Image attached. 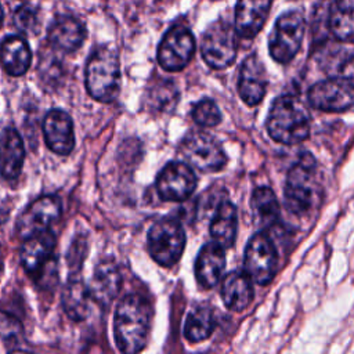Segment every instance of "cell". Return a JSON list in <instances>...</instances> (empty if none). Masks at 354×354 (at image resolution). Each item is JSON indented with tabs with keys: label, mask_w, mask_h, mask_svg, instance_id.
I'll use <instances>...</instances> for the list:
<instances>
[{
	"label": "cell",
	"mask_w": 354,
	"mask_h": 354,
	"mask_svg": "<svg viewBox=\"0 0 354 354\" xmlns=\"http://www.w3.org/2000/svg\"><path fill=\"white\" fill-rule=\"evenodd\" d=\"M152 310L140 295L124 296L115 311L113 335L118 348L126 354L141 351L151 330Z\"/></svg>",
	"instance_id": "6da1fadb"
},
{
	"label": "cell",
	"mask_w": 354,
	"mask_h": 354,
	"mask_svg": "<svg viewBox=\"0 0 354 354\" xmlns=\"http://www.w3.org/2000/svg\"><path fill=\"white\" fill-rule=\"evenodd\" d=\"M311 116L306 104L296 95L283 94L274 100L266 126L277 142L295 145L310 136Z\"/></svg>",
	"instance_id": "7a4b0ae2"
},
{
	"label": "cell",
	"mask_w": 354,
	"mask_h": 354,
	"mask_svg": "<svg viewBox=\"0 0 354 354\" xmlns=\"http://www.w3.org/2000/svg\"><path fill=\"white\" fill-rule=\"evenodd\" d=\"M120 64L118 53L111 47H98L86 65V88L97 101L111 102L120 90Z\"/></svg>",
	"instance_id": "3957f363"
},
{
	"label": "cell",
	"mask_w": 354,
	"mask_h": 354,
	"mask_svg": "<svg viewBox=\"0 0 354 354\" xmlns=\"http://www.w3.org/2000/svg\"><path fill=\"white\" fill-rule=\"evenodd\" d=\"M315 169L314 156L304 152L288 171L283 189L285 205L297 216L307 213L311 207L315 194Z\"/></svg>",
	"instance_id": "277c9868"
},
{
	"label": "cell",
	"mask_w": 354,
	"mask_h": 354,
	"mask_svg": "<svg viewBox=\"0 0 354 354\" xmlns=\"http://www.w3.org/2000/svg\"><path fill=\"white\" fill-rule=\"evenodd\" d=\"M178 152L191 167L203 173L220 171L227 155L217 138L205 131H191L180 142Z\"/></svg>",
	"instance_id": "5b68a950"
},
{
	"label": "cell",
	"mask_w": 354,
	"mask_h": 354,
	"mask_svg": "<svg viewBox=\"0 0 354 354\" xmlns=\"http://www.w3.org/2000/svg\"><path fill=\"white\" fill-rule=\"evenodd\" d=\"M185 239L184 228L177 220L163 218L153 223L148 231V252L159 266L171 267L181 257Z\"/></svg>",
	"instance_id": "8992f818"
},
{
	"label": "cell",
	"mask_w": 354,
	"mask_h": 354,
	"mask_svg": "<svg viewBox=\"0 0 354 354\" xmlns=\"http://www.w3.org/2000/svg\"><path fill=\"white\" fill-rule=\"evenodd\" d=\"M306 30V21L301 12L289 11L282 14L270 35L268 50L274 61L288 64L297 54Z\"/></svg>",
	"instance_id": "52a82bcc"
},
{
	"label": "cell",
	"mask_w": 354,
	"mask_h": 354,
	"mask_svg": "<svg viewBox=\"0 0 354 354\" xmlns=\"http://www.w3.org/2000/svg\"><path fill=\"white\" fill-rule=\"evenodd\" d=\"M238 51V39L235 29L225 21L213 22L203 33L201 53L203 61L213 69L230 66Z\"/></svg>",
	"instance_id": "ba28073f"
},
{
	"label": "cell",
	"mask_w": 354,
	"mask_h": 354,
	"mask_svg": "<svg viewBox=\"0 0 354 354\" xmlns=\"http://www.w3.org/2000/svg\"><path fill=\"white\" fill-rule=\"evenodd\" d=\"M277 267L278 254L274 242L264 232L254 234L245 248V272L249 275L252 282L264 286L274 279Z\"/></svg>",
	"instance_id": "9c48e42d"
},
{
	"label": "cell",
	"mask_w": 354,
	"mask_h": 354,
	"mask_svg": "<svg viewBox=\"0 0 354 354\" xmlns=\"http://www.w3.org/2000/svg\"><path fill=\"white\" fill-rule=\"evenodd\" d=\"M308 104L324 112H343L351 108L354 86L351 76H335L313 84L307 93Z\"/></svg>",
	"instance_id": "30bf717a"
},
{
	"label": "cell",
	"mask_w": 354,
	"mask_h": 354,
	"mask_svg": "<svg viewBox=\"0 0 354 354\" xmlns=\"http://www.w3.org/2000/svg\"><path fill=\"white\" fill-rule=\"evenodd\" d=\"M195 53V37L185 26L170 28L158 47V62L167 72L184 69Z\"/></svg>",
	"instance_id": "8fae6325"
},
{
	"label": "cell",
	"mask_w": 354,
	"mask_h": 354,
	"mask_svg": "<svg viewBox=\"0 0 354 354\" xmlns=\"http://www.w3.org/2000/svg\"><path fill=\"white\" fill-rule=\"evenodd\" d=\"M198 177L194 169L180 160L169 162L156 177V191L163 201H185L195 191Z\"/></svg>",
	"instance_id": "7c38bea8"
},
{
	"label": "cell",
	"mask_w": 354,
	"mask_h": 354,
	"mask_svg": "<svg viewBox=\"0 0 354 354\" xmlns=\"http://www.w3.org/2000/svg\"><path fill=\"white\" fill-rule=\"evenodd\" d=\"M61 201L54 195H44L33 201L18 217L17 232L21 238L47 231L61 216Z\"/></svg>",
	"instance_id": "4fadbf2b"
},
{
	"label": "cell",
	"mask_w": 354,
	"mask_h": 354,
	"mask_svg": "<svg viewBox=\"0 0 354 354\" xmlns=\"http://www.w3.org/2000/svg\"><path fill=\"white\" fill-rule=\"evenodd\" d=\"M43 136L54 153L69 155L75 147L72 118L65 111L51 109L43 120Z\"/></svg>",
	"instance_id": "5bb4252c"
},
{
	"label": "cell",
	"mask_w": 354,
	"mask_h": 354,
	"mask_svg": "<svg viewBox=\"0 0 354 354\" xmlns=\"http://www.w3.org/2000/svg\"><path fill=\"white\" fill-rule=\"evenodd\" d=\"M267 91V73L263 62L256 54H250L245 58L239 69L238 93L242 101L254 106L261 102Z\"/></svg>",
	"instance_id": "9a60e30c"
},
{
	"label": "cell",
	"mask_w": 354,
	"mask_h": 354,
	"mask_svg": "<svg viewBox=\"0 0 354 354\" xmlns=\"http://www.w3.org/2000/svg\"><path fill=\"white\" fill-rule=\"evenodd\" d=\"M120 285H122V275L116 263L106 259L100 261L95 266L93 278L87 288H88L90 297L97 304L106 308L118 296L120 290Z\"/></svg>",
	"instance_id": "2e32d148"
},
{
	"label": "cell",
	"mask_w": 354,
	"mask_h": 354,
	"mask_svg": "<svg viewBox=\"0 0 354 354\" xmlns=\"http://www.w3.org/2000/svg\"><path fill=\"white\" fill-rule=\"evenodd\" d=\"M50 44L59 51L73 53L83 44L86 39L84 25L75 17H57L47 30Z\"/></svg>",
	"instance_id": "e0dca14e"
},
{
	"label": "cell",
	"mask_w": 354,
	"mask_h": 354,
	"mask_svg": "<svg viewBox=\"0 0 354 354\" xmlns=\"http://www.w3.org/2000/svg\"><path fill=\"white\" fill-rule=\"evenodd\" d=\"M272 0H238L235 32L243 39L254 37L266 24Z\"/></svg>",
	"instance_id": "ac0fdd59"
},
{
	"label": "cell",
	"mask_w": 354,
	"mask_h": 354,
	"mask_svg": "<svg viewBox=\"0 0 354 354\" xmlns=\"http://www.w3.org/2000/svg\"><path fill=\"white\" fill-rule=\"evenodd\" d=\"M225 267L224 249L216 242H209L202 246L195 260V277L198 283L205 289L216 286Z\"/></svg>",
	"instance_id": "d6986e66"
},
{
	"label": "cell",
	"mask_w": 354,
	"mask_h": 354,
	"mask_svg": "<svg viewBox=\"0 0 354 354\" xmlns=\"http://www.w3.org/2000/svg\"><path fill=\"white\" fill-rule=\"evenodd\" d=\"M55 236L51 231H43L25 238L21 248V263L26 272L36 274L53 256Z\"/></svg>",
	"instance_id": "ffe728a7"
},
{
	"label": "cell",
	"mask_w": 354,
	"mask_h": 354,
	"mask_svg": "<svg viewBox=\"0 0 354 354\" xmlns=\"http://www.w3.org/2000/svg\"><path fill=\"white\" fill-rule=\"evenodd\" d=\"M25 159V148L21 136L12 127L0 133V174L7 180L19 176Z\"/></svg>",
	"instance_id": "44dd1931"
},
{
	"label": "cell",
	"mask_w": 354,
	"mask_h": 354,
	"mask_svg": "<svg viewBox=\"0 0 354 354\" xmlns=\"http://www.w3.org/2000/svg\"><path fill=\"white\" fill-rule=\"evenodd\" d=\"M220 295L227 308L242 311L252 303L254 296L252 279L245 271H231L221 282Z\"/></svg>",
	"instance_id": "7402d4cb"
},
{
	"label": "cell",
	"mask_w": 354,
	"mask_h": 354,
	"mask_svg": "<svg viewBox=\"0 0 354 354\" xmlns=\"http://www.w3.org/2000/svg\"><path fill=\"white\" fill-rule=\"evenodd\" d=\"M32 61V53L28 41L17 35H10L0 43L1 68L11 76L24 75Z\"/></svg>",
	"instance_id": "603a6c76"
},
{
	"label": "cell",
	"mask_w": 354,
	"mask_h": 354,
	"mask_svg": "<svg viewBox=\"0 0 354 354\" xmlns=\"http://www.w3.org/2000/svg\"><path fill=\"white\" fill-rule=\"evenodd\" d=\"M238 230V213L234 203L230 201L221 202L210 221V236L213 242L220 245L223 249H228L234 245Z\"/></svg>",
	"instance_id": "cb8c5ba5"
},
{
	"label": "cell",
	"mask_w": 354,
	"mask_h": 354,
	"mask_svg": "<svg viewBox=\"0 0 354 354\" xmlns=\"http://www.w3.org/2000/svg\"><path fill=\"white\" fill-rule=\"evenodd\" d=\"M88 288L79 277H71L62 292V306L73 321H83L88 313Z\"/></svg>",
	"instance_id": "d4e9b609"
},
{
	"label": "cell",
	"mask_w": 354,
	"mask_h": 354,
	"mask_svg": "<svg viewBox=\"0 0 354 354\" xmlns=\"http://www.w3.org/2000/svg\"><path fill=\"white\" fill-rule=\"evenodd\" d=\"M250 207L253 212V218L260 227L270 228L274 224H277L279 218V205L271 188H256L252 194Z\"/></svg>",
	"instance_id": "484cf974"
},
{
	"label": "cell",
	"mask_w": 354,
	"mask_h": 354,
	"mask_svg": "<svg viewBox=\"0 0 354 354\" xmlns=\"http://www.w3.org/2000/svg\"><path fill=\"white\" fill-rule=\"evenodd\" d=\"M216 326L214 313L209 306H199L192 310L184 324V336L191 343L207 339Z\"/></svg>",
	"instance_id": "4316f807"
},
{
	"label": "cell",
	"mask_w": 354,
	"mask_h": 354,
	"mask_svg": "<svg viewBox=\"0 0 354 354\" xmlns=\"http://www.w3.org/2000/svg\"><path fill=\"white\" fill-rule=\"evenodd\" d=\"M328 29L336 40L350 43L354 35L353 10L344 0H337L330 6L328 17Z\"/></svg>",
	"instance_id": "83f0119b"
},
{
	"label": "cell",
	"mask_w": 354,
	"mask_h": 354,
	"mask_svg": "<svg viewBox=\"0 0 354 354\" xmlns=\"http://www.w3.org/2000/svg\"><path fill=\"white\" fill-rule=\"evenodd\" d=\"M147 100L152 109L166 112L178 102V93L171 82H160L148 90Z\"/></svg>",
	"instance_id": "f1b7e54d"
},
{
	"label": "cell",
	"mask_w": 354,
	"mask_h": 354,
	"mask_svg": "<svg viewBox=\"0 0 354 354\" xmlns=\"http://www.w3.org/2000/svg\"><path fill=\"white\" fill-rule=\"evenodd\" d=\"M192 118L202 127H213L221 122V112L213 100L205 98L194 106Z\"/></svg>",
	"instance_id": "f546056e"
},
{
	"label": "cell",
	"mask_w": 354,
	"mask_h": 354,
	"mask_svg": "<svg viewBox=\"0 0 354 354\" xmlns=\"http://www.w3.org/2000/svg\"><path fill=\"white\" fill-rule=\"evenodd\" d=\"M14 25L22 33H35L39 25L37 10L29 4H21L14 14Z\"/></svg>",
	"instance_id": "4dcf8cb0"
},
{
	"label": "cell",
	"mask_w": 354,
	"mask_h": 354,
	"mask_svg": "<svg viewBox=\"0 0 354 354\" xmlns=\"http://www.w3.org/2000/svg\"><path fill=\"white\" fill-rule=\"evenodd\" d=\"M22 336L21 322L11 314L0 311V339L4 343H18Z\"/></svg>",
	"instance_id": "1f68e13d"
},
{
	"label": "cell",
	"mask_w": 354,
	"mask_h": 354,
	"mask_svg": "<svg viewBox=\"0 0 354 354\" xmlns=\"http://www.w3.org/2000/svg\"><path fill=\"white\" fill-rule=\"evenodd\" d=\"M3 270V253H1V248H0V271Z\"/></svg>",
	"instance_id": "d6a6232c"
},
{
	"label": "cell",
	"mask_w": 354,
	"mask_h": 354,
	"mask_svg": "<svg viewBox=\"0 0 354 354\" xmlns=\"http://www.w3.org/2000/svg\"><path fill=\"white\" fill-rule=\"evenodd\" d=\"M3 17H4V12H3V8H1V6H0V25H1V22H3Z\"/></svg>",
	"instance_id": "836d02e7"
}]
</instances>
